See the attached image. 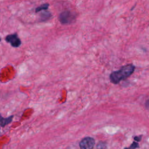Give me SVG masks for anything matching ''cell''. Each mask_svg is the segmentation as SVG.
<instances>
[{"label":"cell","instance_id":"5","mask_svg":"<svg viewBox=\"0 0 149 149\" xmlns=\"http://www.w3.org/2000/svg\"><path fill=\"white\" fill-rule=\"evenodd\" d=\"M13 116H10L7 118H4L2 117L0 115V126L2 127H4L5 125L9 124L12 122Z\"/></svg>","mask_w":149,"mask_h":149},{"label":"cell","instance_id":"4","mask_svg":"<svg viewBox=\"0 0 149 149\" xmlns=\"http://www.w3.org/2000/svg\"><path fill=\"white\" fill-rule=\"evenodd\" d=\"M5 40L9 42L13 47H18L21 44V41L16 33L8 35L6 37Z\"/></svg>","mask_w":149,"mask_h":149},{"label":"cell","instance_id":"3","mask_svg":"<svg viewBox=\"0 0 149 149\" xmlns=\"http://www.w3.org/2000/svg\"><path fill=\"white\" fill-rule=\"evenodd\" d=\"M95 144V141L93 138L87 137H85L80 142V149H93Z\"/></svg>","mask_w":149,"mask_h":149},{"label":"cell","instance_id":"7","mask_svg":"<svg viewBox=\"0 0 149 149\" xmlns=\"http://www.w3.org/2000/svg\"><path fill=\"white\" fill-rule=\"evenodd\" d=\"M137 147H139L138 143L136 142H133L129 148H126L125 149H135L136 148H137Z\"/></svg>","mask_w":149,"mask_h":149},{"label":"cell","instance_id":"6","mask_svg":"<svg viewBox=\"0 0 149 149\" xmlns=\"http://www.w3.org/2000/svg\"><path fill=\"white\" fill-rule=\"evenodd\" d=\"M48 6H49V4H48V3L42 4L41 6L37 7L36 9V12H38L42 10H46V9H48Z\"/></svg>","mask_w":149,"mask_h":149},{"label":"cell","instance_id":"1","mask_svg":"<svg viewBox=\"0 0 149 149\" xmlns=\"http://www.w3.org/2000/svg\"><path fill=\"white\" fill-rule=\"evenodd\" d=\"M134 69L135 66L132 64L125 65L119 70L114 71L111 73L109 76L110 80L114 84H118L121 80L129 77L134 72Z\"/></svg>","mask_w":149,"mask_h":149},{"label":"cell","instance_id":"8","mask_svg":"<svg viewBox=\"0 0 149 149\" xmlns=\"http://www.w3.org/2000/svg\"><path fill=\"white\" fill-rule=\"evenodd\" d=\"M141 136H136L134 137V140L137 141H139L141 140Z\"/></svg>","mask_w":149,"mask_h":149},{"label":"cell","instance_id":"2","mask_svg":"<svg viewBox=\"0 0 149 149\" xmlns=\"http://www.w3.org/2000/svg\"><path fill=\"white\" fill-rule=\"evenodd\" d=\"M75 19L74 15L68 10H65L62 12L59 16V21L62 24H69L73 22V20Z\"/></svg>","mask_w":149,"mask_h":149},{"label":"cell","instance_id":"9","mask_svg":"<svg viewBox=\"0 0 149 149\" xmlns=\"http://www.w3.org/2000/svg\"><path fill=\"white\" fill-rule=\"evenodd\" d=\"M0 41H1V38H0Z\"/></svg>","mask_w":149,"mask_h":149}]
</instances>
